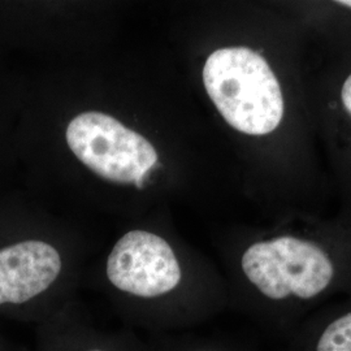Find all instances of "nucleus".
<instances>
[{
	"label": "nucleus",
	"mask_w": 351,
	"mask_h": 351,
	"mask_svg": "<svg viewBox=\"0 0 351 351\" xmlns=\"http://www.w3.org/2000/svg\"><path fill=\"white\" fill-rule=\"evenodd\" d=\"M311 97L317 134L349 202L345 217L351 220V52L311 78Z\"/></svg>",
	"instance_id": "423d86ee"
},
{
	"label": "nucleus",
	"mask_w": 351,
	"mask_h": 351,
	"mask_svg": "<svg viewBox=\"0 0 351 351\" xmlns=\"http://www.w3.org/2000/svg\"><path fill=\"white\" fill-rule=\"evenodd\" d=\"M65 259L50 241L24 239L0 246V316L38 326L62 311Z\"/></svg>",
	"instance_id": "20e7f679"
},
{
	"label": "nucleus",
	"mask_w": 351,
	"mask_h": 351,
	"mask_svg": "<svg viewBox=\"0 0 351 351\" xmlns=\"http://www.w3.org/2000/svg\"><path fill=\"white\" fill-rule=\"evenodd\" d=\"M281 351H351V295L304 319Z\"/></svg>",
	"instance_id": "6e6552de"
},
{
	"label": "nucleus",
	"mask_w": 351,
	"mask_h": 351,
	"mask_svg": "<svg viewBox=\"0 0 351 351\" xmlns=\"http://www.w3.org/2000/svg\"><path fill=\"white\" fill-rule=\"evenodd\" d=\"M143 351H252L229 341L191 336L186 333L151 335L143 339Z\"/></svg>",
	"instance_id": "1a4fd4ad"
},
{
	"label": "nucleus",
	"mask_w": 351,
	"mask_h": 351,
	"mask_svg": "<svg viewBox=\"0 0 351 351\" xmlns=\"http://www.w3.org/2000/svg\"><path fill=\"white\" fill-rule=\"evenodd\" d=\"M66 142L94 173L138 189L158 163V152L147 139L106 113L75 116L66 128Z\"/></svg>",
	"instance_id": "39448f33"
},
{
	"label": "nucleus",
	"mask_w": 351,
	"mask_h": 351,
	"mask_svg": "<svg viewBox=\"0 0 351 351\" xmlns=\"http://www.w3.org/2000/svg\"><path fill=\"white\" fill-rule=\"evenodd\" d=\"M0 351H12L10 349L8 343L5 342V339H3L1 333H0Z\"/></svg>",
	"instance_id": "9d476101"
},
{
	"label": "nucleus",
	"mask_w": 351,
	"mask_h": 351,
	"mask_svg": "<svg viewBox=\"0 0 351 351\" xmlns=\"http://www.w3.org/2000/svg\"><path fill=\"white\" fill-rule=\"evenodd\" d=\"M237 307L291 332L333 298L351 295V220L295 217L246 242L236 261Z\"/></svg>",
	"instance_id": "f257e3e1"
},
{
	"label": "nucleus",
	"mask_w": 351,
	"mask_h": 351,
	"mask_svg": "<svg viewBox=\"0 0 351 351\" xmlns=\"http://www.w3.org/2000/svg\"><path fill=\"white\" fill-rule=\"evenodd\" d=\"M295 16L272 53L267 47L228 46L203 65L204 90L228 125L241 134L272 142L287 175L310 156L317 133L311 78L304 73Z\"/></svg>",
	"instance_id": "f03ea898"
},
{
	"label": "nucleus",
	"mask_w": 351,
	"mask_h": 351,
	"mask_svg": "<svg viewBox=\"0 0 351 351\" xmlns=\"http://www.w3.org/2000/svg\"><path fill=\"white\" fill-rule=\"evenodd\" d=\"M32 351H143V339L126 326L119 330L99 328L69 303L36 326Z\"/></svg>",
	"instance_id": "0eeeda50"
},
{
	"label": "nucleus",
	"mask_w": 351,
	"mask_h": 351,
	"mask_svg": "<svg viewBox=\"0 0 351 351\" xmlns=\"http://www.w3.org/2000/svg\"><path fill=\"white\" fill-rule=\"evenodd\" d=\"M104 277L126 328L151 335L199 326L228 304L221 289L189 275L175 245L151 230L133 229L117 239Z\"/></svg>",
	"instance_id": "7ed1b4c3"
}]
</instances>
